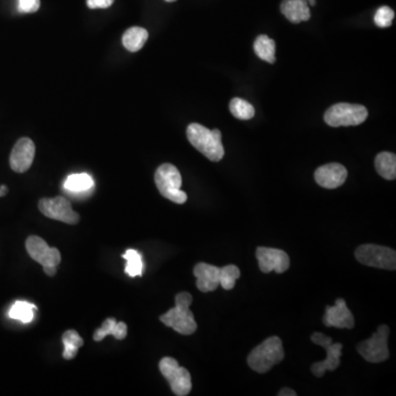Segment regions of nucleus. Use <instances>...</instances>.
Instances as JSON below:
<instances>
[{
	"label": "nucleus",
	"mask_w": 396,
	"mask_h": 396,
	"mask_svg": "<svg viewBox=\"0 0 396 396\" xmlns=\"http://www.w3.org/2000/svg\"><path fill=\"white\" fill-rule=\"evenodd\" d=\"M40 0H18V9L20 13H33L39 10Z\"/></svg>",
	"instance_id": "29"
},
{
	"label": "nucleus",
	"mask_w": 396,
	"mask_h": 396,
	"mask_svg": "<svg viewBox=\"0 0 396 396\" xmlns=\"http://www.w3.org/2000/svg\"><path fill=\"white\" fill-rule=\"evenodd\" d=\"M35 310H37L35 305L24 302V301H19L11 306L10 310H9V317L24 324L31 323Z\"/></svg>",
	"instance_id": "25"
},
{
	"label": "nucleus",
	"mask_w": 396,
	"mask_h": 396,
	"mask_svg": "<svg viewBox=\"0 0 396 396\" xmlns=\"http://www.w3.org/2000/svg\"><path fill=\"white\" fill-rule=\"evenodd\" d=\"M64 344L63 358L72 360L77 357L79 348L84 344V340L79 336L77 331H68L62 337Z\"/></svg>",
	"instance_id": "24"
},
{
	"label": "nucleus",
	"mask_w": 396,
	"mask_h": 396,
	"mask_svg": "<svg viewBox=\"0 0 396 396\" xmlns=\"http://www.w3.org/2000/svg\"><path fill=\"white\" fill-rule=\"evenodd\" d=\"M281 13L292 24L308 22L310 18V6L306 0H283Z\"/></svg>",
	"instance_id": "17"
},
{
	"label": "nucleus",
	"mask_w": 396,
	"mask_h": 396,
	"mask_svg": "<svg viewBox=\"0 0 396 396\" xmlns=\"http://www.w3.org/2000/svg\"><path fill=\"white\" fill-rule=\"evenodd\" d=\"M39 209L47 218L68 225H77L79 221V215L74 212L70 200L62 196L42 198L39 202Z\"/></svg>",
	"instance_id": "11"
},
{
	"label": "nucleus",
	"mask_w": 396,
	"mask_h": 396,
	"mask_svg": "<svg viewBox=\"0 0 396 396\" xmlns=\"http://www.w3.org/2000/svg\"><path fill=\"white\" fill-rule=\"evenodd\" d=\"M127 264L125 268V272L128 274L130 278H136V276H143V271H145V264L142 260L141 253L136 251V250L129 249L122 255Z\"/></svg>",
	"instance_id": "23"
},
{
	"label": "nucleus",
	"mask_w": 396,
	"mask_h": 396,
	"mask_svg": "<svg viewBox=\"0 0 396 396\" xmlns=\"http://www.w3.org/2000/svg\"><path fill=\"white\" fill-rule=\"evenodd\" d=\"M187 134L191 145L208 160L219 162L223 158L225 149L221 142V130H209L202 125L191 124L187 127Z\"/></svg>",
	"instance_id": "1"
},
{
	"label": "nucleus",
	"mask_w": 396,
	"mask_h": 396,
	"mask_svg": "<svg viewBox=\"0 0 396 396\" xmlns=\"http://www.w3.org/2000/svg\"><path fill=\"white\" fill-rule=\"evenodd\" d=\"M278 396H296L297 393L292 388H282L281 391L278 392Z\"/></svg>",
	"instance_id": "31"
},
{
	"label": "nucleus",
	"mask_w": 396,
	"mask_h": 396,
	"mask_svg": "<svg viewBox=\"0 0 396 396\" xmlns=\"http://www.w3.org/2000/svg\"><path fill=\"white\" fill-rule=\"evenodd\" d=\"M155 181L159 192L166 200L176 204H184L187 202V194L181 189V173L173 164L164 163L159 166L155 172Z\"/></svg>",
	"instance_id": "4"
},
{
	"label": "nucleus",
	"mask_w": 396,
	"mask_h": 396,
	"mask_svg": "<svg viewBox=\"0 0 396 396\" xmlns=\"http://www.w3.org/2000/svg\"><path fill=\"white\" fill-rule=\"evenodd\" d=\"M394 16H395V13H394L393 9L390 8L388 6H383L375 13L374 24L379 28H388V26H392Z\"/></svg>",
	"instance_id": "28"
},
{
	"label": "nucleus",
	"mask_w": 396,
	"mask_h": 396,
	"mask_svg": "<svg viewBox=\"0 0 396 396\" xmlns=\"http://www.w3.org/2000/svg\"><path fill=\"white\" fill-rule=\"evenodd\" d=\"M148 38H149V33L147 30L140 26H132L125 32L124 37H122V45L130 52H138L145 45Z\"/></svg>",
	"instance_id": "20"
},
{
	"label": "nucleus",
	"mask_w": 396,
	"mask_h": 396,
	"mask_svg": "<svg viewBox=\"0 0 396 396\" xmlns=\"http://www.w3.org/2000/svg\"><path fill=\"white\" fill-rule=\"evenodd\" d=\"M284 348L281 339L273 336L265 339L255 347L248 357V365L258 373H265L284 359Z\"/></svg>",
	"instance_id": "3"
},
{
	"label": "nucleus",
	"mask_w": 396,
	"mask_h": 396,
	"mask_svg": "<svg viewBox=\"0 0 396 396\" xmlns=\"http://www.w3.org/2000/svg\"><path fill=\"white\" fill-rule=\"evenodd\" d=\"M35 155V145L29 138H22L17 141L11 151V168L17 173H24L31 168Z\"/></svg>",
	"instance_id": "13"
},
{
	"label": "nucleus",
	"mask_w": 396,
	"mask_h": 396,
	"mask_svg": "<svg viewBox=\"0 0 396 396\" xmlns=\"http://www.w3.org/2000/svg\"><path fill=\"white\" fill-rule=\"evenodd\" d=\"M113 3V0H87V6L90 9L109 8Z\"/></svg>",
	"instance_id": "30"
},
{
	"label": "nucleus",
	"mask_w": 396,
	"mask_h": 396,
	"mask_svg": "<svg viewBox=\"0 0 396 396\" xmlns=\"http://www.w3.org/2000/svg\"><path fill=\"white\" fill-rule=\"evenodd\" d=\"M367 118V108L363 105L339 102L331 106L325 113L326 124L337 128V127L358 126L365 122Z\"/></svg>",
	"instance_id": "5"
},
{
	"label": "nucleus",
	"mask_w": 396,
	"mask_h": 396,
	"mask_svg": "<svg viewBox=\"0 0 396 396\" xmlns=\"http://www.w3.org/2000/svg\"><path fill=\"white\" fill-rule=\"evenodd\" d=\"M357 260L371 268L394 271L396 268V252L391 248L378 244H363L354 252Z\"/></svg>",
	"instance_id": "7"
},
{
	"label": "nucleus",
	"mask_w": 396,
	"mask_h": 396,
	"mask_svg": "<svg viewBox=\"0 0 396 396\" xmlns=\"http://www.w3.org/2000/svg\"><path fill=\"white\" fill-rule=\"evenodd\" d=\"M388 335H390V328L388 326L381 325L371 338L358 344V352L369 363H383L390 357L388 347Z\"/></svg>",
	"instance_id": "9"
},
{
	"label": "nucleus",
	"mask_w": 396,
	"mask_h": 396,
	"mask_svg": "<svg viewBox=\"0 0 396 396\" xmlns=\"http://www.w3.org/2000/svg\"><path fill=\"white\" fill-rule=\"evenodd\" d=\"M260 270L263 273H284L289 270L290 257L285 251L274 248L259 247L255 252Z\"/></svg>",
	"instance_id": "12"
},
{
	"label": "nucleus",
	"mask_w": 396,
	"mask_h": 396,
	"mask_svg": "<svg viewBox=\"0 0 396 396\" xmlns=\"http://www.w3.org/2000/svg\"><path fill=\"white\" fill-rule=\"evenodd\" d=\"M323 322L327 327L340 329H352L354 327V315L342 299H336V304L333 306L326 307Z\"/></svg>",
	"instance_id": "14"
},
{
	"label": "nucleus",
	"mask_w": 396,
	"mask_h": 396,
	"mask_svg": "<svg viewBox=\"0 0 396 396\" xmlns=\"http://www.w3.org/2000/svg\"><path fill=\"white\" fill-rule=\"evenodd\" d=\"M255 54L261 60L273 64L276 62V42L268 35H259L255 41Z\"/></svg>",
	"instance_id": "22"
},
{
	"label": "nucleus",
	"mask_w": 396,
	"mask_h": 396,
	"mask_svg": "<svg viewBox=\"0 0 396 396\" xmlns=\"http://www.w3.org/2000/svg\"><path fill=\"white\" fill-rule=\"evenodd\" d=\"M308 6H315L316 5V0H306Z\"/></svg>",
	"instance_id": "33"
},
{
	"label": "nucleus",
	"mask_w": 396,
	"mask_h": 396,
	"mask_svg": "<svg viewBox=\"0 0 396 396\" xmlns=\"http://www.w3.org/2000/svg\"><path fill=\"white\" fill-rule=\"evenodd\" d=\"M192 302L193 297L189 293L187 292L179 293L175 296V307L171 308L164 315L161 316V322L181 335L187 336L192 335L197 329L194 315L189 310Z\"/></svg>",
	"instance_id": "2"
},
{
	"label": "nucleus",
	"mask_w": 396,
	"mask_h": 396,
	"mask_svg": "<svg viewBox=\"0 0 396 396\" xmlns=\"http://www.w3.org/2000/svg\"><path fill=\"white\" fill-rule=\"evenodd\" d=\"M229 108L234 117L241 119V120H249L253 118L255 113L253 106L247 100H241V98H232Z\"/></svg>",
	"instance_id": "26"
},
{
	"label": "nucleus",
	"mask_w": 396,
	"mask_h": 396,
	"mask_svg": "<svg viewBox=\"0 0 396 396\" xmlns=\"http://www.w3.org/2000/svg\"><path fill=\"white\" fill-rule=\"evenodd\" d=\"M109 335H113L118 340H122L128 335V326L122 322L118 323L115 318H107L102 324V327L95 331L94 340H104L105 337L109 336Z\"/></svg>",
	"instance_id": "19"
},
{
	"label": "nucleus",
	"mask_w": 396,
	"mask_h": 396,
	"mask_svg": "<svg viewBox=\"0 0 396 396\" xmlns=\"http://www.w3.org/2000/svg\"><path fill=\"white\" fill-rule=\"evenodd\" d=\"M63 187L71 194H87L94 189V180L87 173L71 174L64 182Z\"/></svg>",
	"instance_id": "18"
},
{
	"label": "nucleus",
	"mask_w": 396,
	"mask_h": 396,
	"mask_svg": "<svg viewBox=\"0 0 396 396\" xmlns=\"http://www.w3.org/2000/svg\"><path fill=\"white\" fill-rule=\"evenodd\" d=\"M7 193H8V187H5V185L0 187V197L5 196Z\"/></svg>",
	"instance_id": "32"
},
{
	"label": "nucleus",
	"mask_w": 396,
	"mask_h": 396,
	"mask_svg": "<svg viewBox=\"0 0 396 396\" xmlns=\"http://www.w3.org/2000/svg\"><path fill=\"white\" fill-rule=\"evenodd\" d=\"M310 339L314 344L323 347L327 352V358L325 360L312 363L310 367L312 374L317 378H323L326 371L336 370L340 365L341 351L344 346L341 344H333V339L326 336L323 333H314Z\"/></svg>",
	"instance_id": "10"
},
{
	"label": "nucleus",
	"mask_w": 396,
	"mask_h": 396,
	"mask_svg": "<svg viewBox=\"0 0 396 396\" xmlns=\"http://www.w3.org/2000/svg\"><path fill=\"white\" fill-rule=\"evenodd\" d=\"M240 274L241 273H240L238 267L234 264L226 265V267L221 268V276H219L221 284L219 285L227 291L234 289L237 280L240 278Z\"/></svg>",
	"instance_id": "27"
},
{
	"label": "nucleus",
	"mask_w": 396,
	"mask_h": 396,
	"mask_svg": "<svg viewBox=\"0 0 396 396\" xmlns=\"http://www.w3.org/2000/svg\"><path fill=\"white\" fill-rule=\"evenodd\" d=\"M26 249L35 262L42 265L47 276H56L61 262V253L56 248H51L40 237L31 236L26 239Z\"/></svg>",
	"instance_id": "6"
},
{
	"label": "nucleus",
	"mask_w": 396,
	"mask_h": 396,
	"mask_svg": "<svg viewBox=\"0 0 396 396\" xmlns=\"http://www.w3.org/2000/svg\"><path fill=\"white\" fill-rule=\"evenodd\" d=\"M166 3H174L176 0H166Z\"/></svg>",
	"instance_id": "34"
},
{
	"label": "nucleus",
	"mask_w": 396,
	"mask_h": 396,
	"mask_svg": "<svg viewBox=\"0 0 396 396\" xmlns=\"http://www.w3.org/2000/svg\"><path fill=\"white\" fill-rule=\"evenodd\" d=\"M194 276L196 278L197 289L203 293L213 292L217 289L221 282V268L216 265L208 264V263H198L195 265Z\"/></svg>",
	"instance_id": "16"
},
{
	"label": "nucleus",
	"mask_w": 396,
	"mask_h": 396,
	"mask_svg": "<svg viewBox=\"0 0 396 396\" xmlns=\"http://www.w3.org/2000/svg\"><path fill=\"white\" fill-rule=\"evenodd\" d=\"M348 171L339 163H328L315 172V181L324 189H335L346 182Z\"/></svg>",
	"instance_id": "15"
},
{
	"label": "nucleus",
	"mask_w": 396,
	"mask_h": 396,
	"mask_svg": "<svg viewBox=\"0 0 396 396\" xmlns=\"http://www.w3.org/2000/svg\"><path fill=\"white\" fill-rule=\"evenodd\" d=\"M161 373L170 383L171 390L175 395H189L192 391V378L185 367H181L173 358H163L160 361Z\"/></svg>",
	"instance_id": "8"
},
{
	"label": "nucleus",
	"mask_w": 396,
	"mask_h": 396,
	"mask_svg": "<svg viewBox=\"0 0 396 396\" xmlns=\"http://www.w3.org/2000/svg\"><path fill=\"white\" fill-rule=\"evenodd\" d=\"M377 172L388 181L396 177V155L391 152H381L374 161Z\"/></svg>",
	"instance_id": "21"
}]
</instances>
